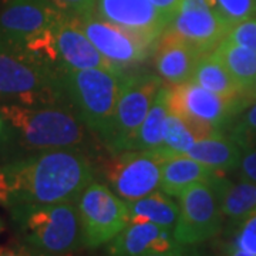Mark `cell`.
<instances>
[{
	"instance_id": "52a82bcc",
	"label": "cell",
	"mask_w": 256,
	"mask_h": 256,
	"mask_svg": "<svg viewBox=\"0 0 256 256\" xmlns=\"http://www.w3.org/2000/svg\"><path fill=\"white\" fill-rule=\"evenodd\" d=\"M161 88L162 80L158 74L140 73L124 76L112 126L104 140V144L111 154L131 150L132 140L137 136L138 130Z\"/></svg>"
},
{
	"instance_id": "277c9868",
	"label": "cell",
	"mask_w": 256,
	"mask_h": 256,
	"mask_svg": "<svg viewBox=\"0 0 256 256\" xmlns=\"http://www.w3.org/2000/svg\"><path fill=\"white\" fill-rule=\"evenodd\" d=\"M126 74L116 68L67 70L60 82L78 117L104 141L110 132Z\"/></svg>"
},
{
	"instance_id": "f35d334b",
	"label": "cell",
	"mask_w": 256,
	"mask_h": 256,
	"mask_svg": "<svg viewBox=\"0 0 256 256\" xmlns=\"http://www.w3.org/2000/svg\"><path fill=\"white\" fill-rule=\"evenodd\" d=\"M0 130H2V120H0Z\"/></svg>"
},
{
	"instance_id": "5b68a950",
	"label": "cell",
	"mask_w": 256,
	"mask_h": 256,
	"mask_svg": "<svg viewBox=\"0 0 256 256\" xmlns=\"http://www.w3.org/2000/svg\"><path fill=\"white\" fill-rule=\"evenodd\" d=\"M60 77L62 73L40 66L22 47L0 36V98L28 107L66 102Z\"/></svg>"
},
{
	"instance_id": "603a6c76",
	"label": "cell",
	"mask_w": 256,
	"mask_h": 256,
	"mask_svg": "<svg viewBox=\"0 0 256 256\" xmlns=\"http://www.w3.org/2000/svg\"><path fill=\"white\" fill-rule=\"evenodd\" d=\"M214 54L220 58L244 90L255 82L256 52L225 38L214 50Z\"/></svg>"
},
{
	"instance_id": "4fadbf2b",
	"label": "cell",
	"mask_w": 256,
	"mask_h": 256,
	"mask_svg": "<svg viewBox=\"0 0 256 256\" xmlns=\"http://www.w3.org/2000/svg\"><path fill=\"white\" fill-rule=\"evenodd\" d=\"M94 13L152 44L168 26V20L151 0H97Z\"/></svg>"
},
{
	"instance_id": "8d00e7d4",
	"label": "cell",
	"mask_w": 256,
	"mask_h": 256,
	"mask_svg": "<svg viewBox=\"0 0 256 256\" xmlns=\"http://www.w3.org/2000/svg\"><path fill=\"white\" fill-rule=\"evenodd\" d=\"M190 256H210L205 252H201V250H196V249H190Z\"/></svg>"
},
{
	"instance_id": "7c38bea8",
	"label": "cell",
	"mask_w": 256,
	"mask_h": 256,
	"mask_svg": "<svg viewBox=\"0 0 256 256\" xmlns=\"http://www.w3.org/2000/svg\"><path fill=\"white\" fill-rule=\"evenodd\" d=\"M228 24L214 12L208 0H182L165 32L210 53L228 36Z\"/></svg>"
},
{
	"instance_id": "d4e9b609",
	"label": "cell",
	"mask_w": 256,
	"mask_h": 256,
	"mask_svg": "<svg viewBox=\"0 0 256 256\" xmlns=\"http://www.w3.org/2000/svg\"><path fill=\"white\" fill-rule=\"evenodd\" d=\"M198 141V137L191 126L180 116L170 111L166 118L164 146L160 151L165 156L186 154V151Z\"/></svg>"
},
{
	"instance_id": "44dd1931",
	"label": "cell",
	"mask_w": 256,
	"mask_h": 256,
	"mask_svg": "<svg viewBox=\"0 0 256 256\" xmlns=\"http://www.w3.org/2000/svg\"><path fill=\"white\" fill-rule=\"evenodd\" d=\"M168 94H170V87H162L158 92L144 122L141 124L137 136L132 140L131 150L156 151L162 148L165 130H166V118L170 114Z\"/></svg>"
},
{
	"instance_id": "e0dca14e",
	"label": "cell",
	"mask_w": 256,
	"mask_h": 256,
	"mask_svg": "<svg viewBox=\"0 0 256 256\" xmlns=\"http://www.w3.org/2000/svg\"><path fill=\"white\" fill-rule=\"evenodd\" d=\"M181 246L172 230L151 222H130L108 245L110 256L164 254Z\"/></svg>"
},
{
	"instance_id": "7402d4cb",
	"label": "cell",
	"mask_w": 256,
	"mask_h": 256,
	"mask_svg": "<svg viewBox=\"0 0 256 256\" xmlns=\"http://www.w3.org/2000/svg\"><path fill=\"white\" fill-rule=\"evenodd\" d=\"M191 82L225 98H240L244 88L232 77L220 58L210 52L196 64Z\"/></svg>"
},
{
	"instance_id": "d590c367",
	"label": "cell",
	"mask_w": 256,
	"mask_h": 256,
	"mask_svg": "<svg viewBox=\"0 0 256 256\" xmlns=\"http://www.w3.org/2000/svg\"><path fill=\"white\" fill-rule=\"evenodd\" d=\"M225 256H256V255L255 254H249V252H246V250H242V249H239V248L230 246Z\"/></svg>"
},
{
	"instance_id": "7a4b0ae2",
	"label": "cell",
	"mask_w": 256,
	"mask_h": 256,
	"mask_svg": "<svg viewBox=\"0 0 256 256\" xmlns=\"http://www.w3.org/2000/svg\"><path fill=\"white\" fill-rule=\"evenodd\" d=\"M0 116L18 132L22 144L34 151L78 148L86 142V124L68 102L28 107L0 106Z\"/></svg>"
},
{
	"instance_id": "ba28073f",
	"label": "cell",
	"mask_w": 256,
	"mask_h": 256,
	"mask_svg": "<svg viewBox=\"0 0 256 256\" xmlns=\"http://www.w3.org/2000/svg\"><path fill=\"white\" fill-rule=\"evenodd\" d=\"M84 246L98 248L110 244L131 222L128 204L108 185L92 181L77 198Z\"/></svg>"
},
{
	"instance_id": "30bf717a",
	"label": "cell",
	"mask_w": 256,
	"mask_h": 256,
	"mask_svg": "<svg viewBox=\"0 0 256 256\" xmlns=\"http://www.w3.org/2000/svg\"><path fill=\"white\" fill-rule=\"evenodd\" d=\"M76 18L96 48L117 70L136 67L154 54L156 44L98 18L94 12Z\"/></svg>"
},
{
	"instance_id": "1f68e13d",
	"label": "cell",
	"mask_w": 256,
	"mask_h": 256,
	"mask_svg": "<svg viewBox=\"0 0 256 256\" xmlns=\"http://www.w3.org/2000/svg\"><path fill=\"white\" fill-rule=\"evenodd\" d=\"M151 2L156 8V10L168 20V23L174 18L175 13L178 12L181 3H182V0H151Z\"/></svg>"
},
{
	"instance_id": "5bb4252c",
	"label": "cell",
	"mask_w": 256,
	"mask_h": 256,
	"mask_svg": "<svg viewBox=\"0 0 256 256\" xmlns=\"http://www.w3.org/2000/svg\"><path fill=\"white\" fill-rule=\"evenodd\" d=\"M62 12L52 0H9L0 12V36L13 43H22L54 26Z\"/></svg>"
},
{
	"instance_id": "ac0fdd59",
	"label": "cell",
	"mask_w": 256,
	"mask_h": 256,
	"mask_svg": "<svg viewBox=\"0 0 256 256\" xmlns=\"http://www.w3.org/2000/svg\"><path fill=\"white\" fill-rule=\"evenodd\" d=\"M224 174L208 165L202 164L186 154H175L165 158L161 176V190L171 195L180 196L194 184L206 181L215 175Z\"/></svg>"
},
{
	"instance_id": "e575fe53",
	"label": "cell",
	"mask_w": 256,
	"mask_h": 256,
	"mask_svg": "<svg viewBox=\"0 0 256 256\" xmlns=\"http://www.w3.org/2000/svg\"><path fill=\"white\" fill-rule=\"evenodd\" d=\"M142 256H190V249H186V246L181 245L176 249H172L170 252H164V254H146Z\"/></svg>"
},
{
	"instance_id": "2e32d148",
	"label": "cell",
	"mask_w": 256,
	"mask_h": 256,
	"mask_svg": "<svg viewBox=\"0 0 256 256\" xmlns=\"http://www.w3.org/2000/svg\"><path fill=\"white\" fill-rule=\"evenodd\" d=\"M204 53L198 47L180 37L164 32L154 50V66L161 80L170 86L190 82Z\"/></svg>"
},
{
	"instance_id": "d6986e66",
	"label": "cell",
	"mask_w": 256,
	"mask_h": 256,
	"mask_svg": "<svg viewBox=\"0 0 256 256\" xmlns=\"http://www.w3.org/2000/svg\"><path fill=\"white\" fill-rule=\"evenodd\" d=\"M242 152L244 150L226 132H220L214 137L198 140L186 151V156L225 174L236 170Z\"/></svg>"
},
{
	"instance_id": "d6a6232c",
	"label": "cell",
	"mask_w": 256,
	"mask_h": 256,
	"mask_svg": "<svg viewBox=\"0 0 256 256\" xmlns=\"http://www.w3.org/2000/svg\"><path fill=\"white\" fill-rule=\"evenodd\" d=\"M0 256H48L33 250L32 248L23 245L16 246H0Z\"/></svg>"
},
{
	"instance_id": "ffe728a7",
	"label": "cell",
	"mask_w": 256,
	"mask_h": 256,
	"mask_svg": "<svg viewBox=\"0 0 256 256\" xmlns=\"http://www.w3.org/2000/svg\"><path fill=\"white\" fill-rule=\"evenodd\" d=\"M131 222H151L172 230L180 216V204L164 191H154L137 201L127 202Z\"/></svg>"
},
{
	"instance_id": "484cf974",
	"label": "cell",
	"mask_w": 256,
	"mask_h": 256,
	"mask_svg": "<svg viewBox=\"0 0 256 256\" xmlns=\"http://www.w3.org/2000/svg\"><path fill=\"white\" fill-rule=\"evenodd\" d=\"M225 132L244 151L256 146V100L239 112Z\"/></svg>"
},
{
	"instance_id": "4316f807",
	"label": "cell",
	"mask_w": 256,
	"mask_h": 256,
	"mask_svg": "<svg viewBox=\"0 0 256 256\" xmlns=\"http://www.w3.org/2000/svg\"><path fill=\"white\" fill-rule=\"evenodd\" d=\"M208 3L230 28L256 16V0H208Z\"/></svg>"
},
{
	"instance_id": "9a60e30c",
	"label": "cell",
	"mask_w": 256,
	"mask_h": 256,
	"mask_svg": "<svg viewBox=\"0 0 256 256\" xmlns=\"http://www.w3.org/2000/svg\"><path fill=\"white\" fill-rule=\"evenodd\" d=\"M54 34L63 72L114 68L86 36L82 28L78 26L76 16L72 13L62 12L54 23Z\"/></svg>"
},
{
	"instance_id": "8992f818",
	"label": "cell",
	"mask_w": 256,
	"mask_h": 256,
	"mask_svg": "<svg viewBox=\"0 0 256 256\" xmlns=\"http://www.w3.org/2000/svg\"><path fill=\"white\" fill-rule=\"evenodd\" d=\"M228 178L225 174L194 184L178 196L180 216L174 236L184 246H194L206 242L220 232L224 224L222 196Z\"/></svg>"
},
{
	"instance_id": "3957f363",
	"label": "cell",
	"mask_w": 256,
	"mask_h": 256,
	"mask_svg": "<svg viewBox=\"0 0 256 256\" xmlns=\"http://www.w3.org/2000/svg\"><path fill=\"white\" fill-rule=\"evenodd\" d=\"M23 244L48 256H68L84 246L76 201L23 205L9 210Z\"/></svg>"
},
{
	"instance_id": "4dcf8cb0",
	"label": "cell",
	"mask_w": 256,
	"mask_h": 256,
	"mask_svg": "<svg viewBox=\"0 0 256 256\" xmlns=\"http://www.w3.org/2000/svg\"><path fill=\"white\" fill-rule=\"evenodd\" d=\"M52 2L63 12L72 13L76 16H82L94 12L97 0H52Z\"/></svg>"
},
{
	"instance_id": "f1b7e54d",
	"label": "cell",
	"mask_w": 256,
	"mask_h": 256,
	"mask_svg": "<svg viewBox=\"0 0 256 256\" xmlns=\"http://www.w3.org/2000/svg\"><path fill=\"white\" fill-rule=\"evenodd\" d=\"M226 38L256 52V18H249L229 30Z\"/></svg>"
},
{
	"instance_id": "83f0119b",
	"label": "cell",
	"mask_w": 256,
	"mask_h": 256,
	"mask_svg": "<svg viewBox=\"0 0 256 256\" xmlns=\"http://www.w3.org/2000/svg\"><path fill=\"white\" fill-rule=\"evenodd\" d=\"M230 246L239 248L242 250L256 255V210H252L239 224H236L235 238Z\"/></svg>"
},
{
	"instance_id": "74e56055",
	"label": "cell",
	"mask_w": 256,
	"mask_h": 256,
	"mask_svg": "<svg viewBox=\"0 0 256 256\" xmlns=\"http://www.w3.org/2000/svg\"><path fill=\"white\" fill-rule=\"evenodd\" d=\"M2 230H3V225H2V222H0V234H2Z\"/></svg>"
},
{
	"instance_id": "cb8c5ba5",
	"label": "cell",
	"mask_w": 256,
	"mask_h": 256,
	"mask_svg": "<svg viewBox=\"0 0 256 256\" xmlns=\"http://www.w3.org/2000/svg\"><path fill=\"white\" fill-rule=\"evenodd\" d=\"M256 210V184L239 181L234 184L228 181L222 196L224 218L239 224L246 215Z\"/></svg>"
},
{
	"instance_id": "f546056e",
	"label": "cell",
	"mask_w": 256,
	"mask_h": 256,
	"mask_svg": "<svg viewBox=\"0 0 256 256\" xmlns=\"http://www.w3.org/2000/svg\"><path fill=\"white\" fill-rule=\"evenodd\" d=\"M235 171H236L239 181L256 184V146L245 150L242 152L240 161Z\"/></svg>"
},
{
	"instance_id": "836d02e7",
	"label": "cell",
	"mask_w": 256,
	"mask_h": 256,
	"mask_svg": "<svg viewBox=\"0 0 256 256\" xmlns=\"http://www.w3.org/2000/svg\"><path fill=\"white\" fill-rule=\"evenodd\" d=\"M240 98H242V106H244V108H246L250 102H254V101L256 100V78L255 82H252L248 88L244 90Z\"/></svg>"
},
{
	"instance_id": "9c48e42d",
	"label": "cell",
	"mask_w": 256,
	"mask_h": 256,
	"mask_svg": "<svg viewBox=\"0 0 256 256\" xmlns=\"http://www.w3.org/2000/svg\"><path fill=\"white\" fill-rule=\"evenodd\" d=\"M165 156L162 151L130 150L112 154L104 164V176L126 202L137 201L161 186Z\"/></svg>"
},
{
	"instance_id": "8fae6325",
	"label": "cell",
	"mask_w": 256,
	"mask_h": 256,
	"mask_svg": "<svg viewBox=\"0 0 256 256\" xmlns=\"http://www.w3.org/2000/svg\"><path fill=\"white\" fill-rule=\"evenodd\" d=\"M168 104L170 111L184 120L204 122L224 132L244 110L242 98H225L191 80L170 87Z\"/></svg>"
},
{
	"instance_id": "6da1fadb",
	"label": "cell",
	"mask_w": 256,
	"mask_h": 256,
	"mask_svg": "<svg viewBox=\"0 0 256 256\" xmlns=\"http://www.w3.org/2000/svg\"><path fill=\"white\" fill-rule=\"evenodd\" d=\"M92 176L90 160L77 148L40 151L0 166V205L9 210L77 201Z\"/></svg>"
}]
</instances>
